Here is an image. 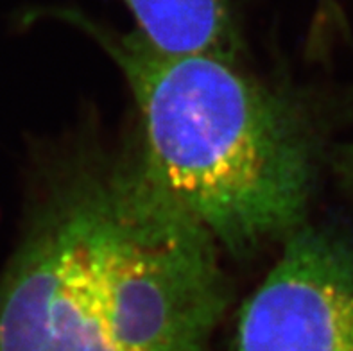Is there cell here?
I'll return each instance as SVG.
<instances>
[{
    "instance_id": "6da1fadb",
    "label": "cell",
    "mask_w": 353,
    "mask_h": 351,
    "mask_svg": "<svg viewBox=\"0 0 353 351\" xmlns=\"http://www.w3.org/2000/svg\"><path fill=\"white\" fill-rule=\"evenodd\" d=\"M228 299L219 245L139 152L54 187L0 281V351H212Z\"/></svg>"
},
{
    "instance_id": "7a4b0ae2",
    "label": "cell",
    "mask_w": 353,
    "mask_h": 351,
    "mask_svg": "<svg viewBox=\"0 0 353 351\" xmlns=\"http://www.w3.org/2000/svg\"><path fill=\"white\" fill-rule=\"evenodd\" d=\"M97 40L130 86L143 161L161 187L235 257L305 224L318 178V137L298 104L235 61L172 56L63 13Z\"/></svg>"
},
{
    "instance_id": "3957f363",
    "label": "cell",
    "mask_w": 353,
    "mask_h": 351,
    "mask_svg": "<svg viewBox=\"0 0 353 351\" xmlns=\"http://www.w3.org/2000/svg\"><path fill=\"white\" fill-rule=\"evenodd\" d=\"M235 351H353V242L303 224L239 316Z\"/></svg>"
},
{
    "instance_id": "277c9868",
    "label": "cell",
    "mask_w": 353,
    "mask_h": 351,
    "mask_svg": "<svg viewBox=\"0 0 353 351\" xmlns=\"http://www.w3.org/2000/svg\"><path fill=\"white\" fill-rule=\"evenodd\" d=\"M152 49L172 56H214L237 63L233 0H121Z\"/></svg>"
},
{
    "instance_id": "5b68a950",
    "label": "cell",
    "mask_w": 353,
    "mask_h": 351,
    "mask_svg": "<svg viewBox=\"0 0 353 351\" xmlns=\"http://www.w3.org/2000/svg\"><path fill=\"white\" fill-rule=\"evenodd\" d=\"M332 169L343 190L353 199V140L341 143L332 152Z\"/></svg>"
}]
</instances>
